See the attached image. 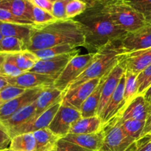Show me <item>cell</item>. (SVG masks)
<instances>
[{
  "label": "cell",
  "mask_w": 151,
  "mask_h": 151,
  "mask_svg": "<svg viewBox=\"0 0 151 151\" xmlns=\"http://www.w3.org/2000/svg\"><path fill=\"white\" fill-rule=\"evenodd\" d=\"M86 5V10L74 19L82 27L85 37L84 47L90 52H96L106 44L119 41L127 33L111 20L102 0H91Z\"/></svg>",
  "instance_id": "obj_1"
},
{
  "label": "cell",
  "mask_w": 151,
  "mask_h": 151,
  "mask_svg": "<svg viewBox=\"0 0 151 151\" xmlns=\"http://www.w3.org/2000/svg\"><path fill=\"white\" fill-rule=\"evenodd\" d=\"M64 44L77 47L85 45L82 27L75 19H57L43 24L32 25L27 49L35 51Z\"/></svg>",
  "instance_id": "obj_2"
},
{
  "label": "cell",
  "mask_w": 151,
  "mask_h": 151,
  "mask_svg": "<svg viewBox=\"0 0 151 151\" xmlns=\"http://www.w3.org/2000/svg\"><path fill=\"white\" fill-rule=\"evenodd\" d=\"M124 52L119 41H113L106 44L97 51L88 67L83 72L69 85L68 90L73 89L83 83L95 78H101L111 72L118 63V56ZM64 91V92H66Z\"/></svg>",
  "instance_id": "obj_3"
},
{
  "label": "cell",
  "mask_w": 151,
  "mask_h": 151,
  "mask_svg": "<svg viewBox=\"0 0 151 151\" xmlns=\"http://www.w3.org/2000/svg\"><path fill=\"white\" fill-rule=\"evenodd\" d=\"M102 2L111 20L125 32H133L147 23L144 16L125 0H102Z\"/></svg>",
  "instance_id": "obj_4"
},
{
  "label": "cell",
  "mask_w": 151,
  "mask_h": 151,
  "mask_svg": "<svg viewBox=\"0 0 151 151\" xmlns=\"http://www.w3.org/2000/svg\"><path fill=\"white\" fill-rule=\"evenodd\" d=\"M102 129L104 132V139L100 151H128L136 142L124 131L116 116Z\"/></svg>",
  "instance_id": "obj_5"
},
{
  "label": "cell",
  "mask_w": 151,
  "mask_h": 151,
  "mask_svg": "<svg viewBox=\"0 0 151 151\" xmlns=\"http://www.w3.org/2000/svg\"><path fill=\"white\" fill-rule=\"evenodd\" d=\"M95 52L85 55H78L70 60L62 73L55 80L53 86L59 91L64 92L72 82L75 81L92 60Z\"/></svg>",
  "instance_id": "obj_6"
},
{
  "label": "cell",
  "mask_w": 151,
  "mask_h": 151,
  "mask_svg": "<svg viewBox=\"0 0 151 151\" xmlns=\"http://www.w3.org/2000/svg\"><path fill=\"white\" fill-rule=\"evenodd\" d=\"M81 118V111L62 103L48 128L62 139L69 134L72 125Z\"/></svg>",
  "instance_id": "obj_7"
},
{
  "label": "cell",
  "mask_w": 151,
  "mask_h": 151,
  "mask_svg": "<svg viewBox=\"0 0 151 151\" xmlns=\"http://www.w3.org/2000/svg\"><path fill=\"white\" fill-rule=\"evenodd\" d=\"M79 52L80 50L78 49L72 52L66 53L51 58L38 60L30 72L49 75L56 80L62 73L71 59L79 55Z\"/></svg>",
  "instance_id": "obj_8"
},
{
  "label": "cell",
  "mask_w": 151,
  "mask_h": 151,
  "mask_svg": "<svg viewBox=\"0 0 151 151\" xmlns=\"http://www.w3.org/2000/svg\"><path fill=\"white\" fill-rule=\"evenodd\" d=\"M118 60L125 72L139 75L151 64V47L122 53L118 56Z\"/></svg>",
  "instance_id": "obj_9"
},
{
  "label": "cell",
  "mask_w": 151,
  "mask_h": 151,
  "mask_svg": "<svg viewBox=\"0 0 151 151\" xmlns=\"http://www.w3.org/2000/svg\"><path fill=\"white\" fill-rule=\"evenodd\" d=\"M124 52L145 50L151 47V23H147L142 27L127 32L120 40Z\"/></svg>",
  "instance_id": "obj_10"
},
{
  "label": "cell",
  "mask_w": 151,
  "mask_h": 151,
  "mask_svg": "<svg viewBox=\"0 0 151 151\" xmlns=\"http://www.w3.org/2000/svg\"><path fill=\"white\" fill-rule=\"evenodd\" d=\"M62 100H63V99L58 101L48 110L44 111V113L41 114L40 116H37L36 118H33L25 124H23V125L9 131V135L10 136L11 138H13L15 136L19 135V134H26V133H33L40 129L48 128L49 125L52 121L53 118L55 116L56 113L58 111L59 108L62 103Z\"/></svg>",
  "instance_id": "obj_11"
},
{
  "label": "cell",
  "mask_w": 151,
  "mask_h": 151,
  "mask_svg": "<svg viewBox=\"0 0 151 151\" xmlns=\"http://www.w3.org/2000/svg\"><path fill=\"white\" fill-rule=\"evenodd\" d=\"M47 87L27 89L22 95L13 100H10L5 103H3L0 107V122L9 119L12 115L22 108L34 103L38 96Z\"/></svg>",
  "instance_id": "obj_12"
},
{
  "label": "cell",
  "mask_w": 151,
  "mask_h": 151,
  "mask_svg": "<svg viewBox=\"0 0 151 151\" xmlns=\"http://www.w3.org/2000/svg\"><path fill=\"white\" fill-rule=\"evenodd\" d=\"M8 83L21 87L24 89L50 87L54 86L55 79L49 75H42L33 72H25L15 78H5Z\"/></svg>",
  "instance_id": "obj_13"
},
{
  "label": "cell",
  "mask_w": 151,
  "mask_h": 151,
  "mask_svg": "<svg viewBox=\"0 0 151 151\" xmlns=\"http://www.w3.org/2000/svg\"><path fill=\"white\" fill-rule=\"evenodd\" d=\"M100 81V78L90 80L73 89L68 90L66 92H63L62 103H66L81 111L82 105L98 86Z\"/></svg>",
  "instance_id": "obj_14"
},
{
  "label": "cell",
  "mask_w": 151,
  "mask_h": 151,
  "mask_svg": "<svg viewBox=\"0 0 151 151\" xmlns=\"http://www.w3.org/2000/svg\"><path fill=\"white\" fill-rule=\"evenodd\" d=\"M150 111V104L144 96L137 95L129 105L119 112L116 116L119 121L128 119L146 121Z\"/></svg>",
  "instance_id": "obj_15"
},
{
  "label": "cell",
  "mask_w": 151,
  "mask_h": 151,
  "mask_svg": "<svg viewBox=\"0 0 151 151\" xmlns=\"http://www.w3.org/2000/svg\"><path fill=\"white\" fill-rule=\"evenodd\" d=\"M125 84V75L124 73L114 93L111 96L109 103H107L104 110L100 116L103 127L106 124H107L109 121L111 120L114 116H116L117 114L123 109L124 106H125V101H124Z\"/></svg>",
  "instance_id": "obj_16"
},
{
  "label": "cell",
  "mask_w": 151,
  "mask_h": 151,
  "mask_svg": "<svg viewBox=\"0 0 151 151\" xmlns=\"http://www.w3.org/2000/svg\"><path fill=\"white\" fill-rule=\"evenodd\" d=\"M125 69L121 66L119 63L113 68L111 72L109 73L104 85H103V90H102L101 98H100V105H99L98 111H97V116L100 117L102 112L104 110L105 107L107 103H109V100L111 96L114 93L122 75L125 73Z\"/></svg>",
  "instance_id": "obj_17"
},
{
  "label": "cell",
  "mask_w": 151,
  "mask_h": 151,
  "mask_svg": "<svg viewBox=\"0 0 151 151\" xmlns=\"http://www.w3.org/2000/svg\"><path fill=\"white\" fill-rule=\"evenodd\" d=\"M64 140L76 144L90 151H100L103 145L104 132L103 130L94 134H69L63 137Z\"/></svg>",
  "instance_id": "obj_18"
},
{
  "label": "cell",
  "mask_w": 151,
  "mask_h": 151,
  "mask_svg": "<svg viewBox=\"0 0 151 151\" xmlns=\"http://www.w3.org/2000/svg\"><path fill=\"white\" fill-rule=\"evenodd\" d=\"M0 8L8 10L16 17L33 23V4L29 0H0Z\"/></svg>",
  "instance_id": "obj_19"
},
{
  "label": "cell",
  "mask_w": 151,
  "mask_h": 151,
  "mask_svg": "<svg viewBox=\"0 0 151 151\" xmlns=\"http://www.w3.org/2000/svg\"><path fill=\"white\" fill-rule=\"evenodd\" d=\"M63 97V92L59 91L54 86H50L44 88V91L40 94L37 100H35V116L36 118L44 113L50 108H51L55 103H57ZM32 118V119H33Z\"/></svg>",
  "instance_id": "obj_20"
},
{
  "label": "cell",
  "mask_w": 151,
  "mask_h": 151,
  "mask_svg": "<svg viewBox=\"0 0 151 151\" xmlns=\"http://www.w3.org/2000/svg\"><path fill=\"white\" fill-rule=\"evenodd\" d=\"M111 72L106 73L100 78L98 86L96 87L95 89L93 91V92L90 94L89 97L82 105L81 109V113L83 118L97 116V111H98L99 105H100L103 85Z\"/></svg>",
  "instance_id": "obj_21"
},
{
  "label": "cell",
  "mask_w": 151,
  "mask_h": 151,
  "mask_svg": "<svg viewBox=\"0 0 151 151\" xmlns=\"http://www.w3.org/2000/svg\"><path fill=\"white\" fill-rule=\"evenodd\" d=\"M35 101L22 109L16 111L13 115H12L9 119L6 120L1 121V123L6 128L7 132L11 130L25 124L32 119L35 116Z\"/></svg>",
  "instance_id": "obj_22"
},
{
  "label": "cell",
  "mask_w": 151,
  "mask_h": 151,
  "mask_svg": "<svg viewBox=\"0 0 151 151\" xmlns=\"http://www.w3.org/2000/svg\"><path fill=\"white\" fill-rule=\"evenodd\" d=\"M32 25L15 23L0 22V31L3 37H14L25 42L26 45L29 41Z\"/></svg>",
  "instance_id": "obj_23"
},
{
  "label": "cell",
  "mask_w": 151,
  "mask_h": 151,
  "mask_svg": "<svg viewBox=\"0 0 151 151\" xmlns=\"http://www.w3.org/2000/svg\"><path fill=\"white\" fill-rule=\"evenodd\" d=\"M103 128L101 119L98 116L81 118L71 128L69 134H88L100 131Z\"/></svg>",
  "instance_id": "obj_24"
},
{
  "label": "cell",
  "mask_w": 151,
  "mask_h": 151,
  "mask_svg": "<svg viewBox=\"0 0 151 151\" xmlns=\"http://www.w3.org/2000/svg\"><path fill=\"white\" fill-rule=\"evenodd\" d=\"M32 134L36 141V151H44L55 147L60 139L48 128L40 129Z\"/></svg>",
  "instance_id": "obj_25"
},
{
  "label": "cell",
  "mask_w": 151,
  "mask_h": 151,
  "mask_svg": "<svg viewBox=\"0 0 151 151\" xmlns=\"http://www.w3.org/2000/svg\"><path fill=\"white\" fill-rule=\"evenodd\" d=\"M12 151H36V141L32 133L19 134L12 138Z\"/></svg>",
  "instance_id": "obj_26"
},
{
  "label": "cell",
  "mask_w": 151,
  "mask_h": 151,
  "mask_svg": "<svg viewBox=\"0 0 151 151\" xmlns=\"http://www.w3.org/2000/svg\"><path fill=\"white\" fill-rule=\"evenodd\" d=\"M11 55L18 67L23 72L30 71L39 60L33 52L29 50L13 53Z\"/></svg>",
  "instance_id": "obj_27"
},
{
  "label": "cell",
  "mask_w": 151,
  "mask_h": 151,
  "mask_svg": "<svg viewBox=\"0 0 151 151\" xmlns=\"http://www.w3.org/2000/svg\"><path fill=\"white\" fill-rule=\"evenodd\" d=\"M78 47L71 45V44H64V45L55 46V47H50V48L32 52H33L34 54L39 60H41V59L51 58L56 57V56L72 52L78 50Z\"/></svg>",
  "instance_id": "obj_28"
},
{
  "label": "cell",
  "mask_w": 151,
  "mask_h": 151,
  "mask_svg": "<svg viewBox=\"0 0 151 151\" xmlns=\"http://www.w3.org/2000/svg\"><path fill=\"white\" fill-rule=\"evenodd\" d=\"M125 91H124V106L123 110L125 107L129 105V103L138 95V86H137V75L135 74L128 72H125ZM121 110V111H122ZM119 111V112H120Z\"/></svg>",
  "instance_id": "obj_29"
},
{
  "label": "cell",
  "mask_w": 151,
  "mask_h": 151,
  "mask_svg": "<svg viewBox=\"0 0 151 151\" xmlns=\"http://www.w3.org/2000/svg\"><path fill=\"white\" fill-rule=\"evenodd\" d=\"M27 50L25 42L14 37H3L0 41V52L13 54Z\"/></svg>",
  "instance_id": "obj_30"
},
{
  "label": "cell",
  "mask_w": 151,
  "mask_h": 151,
  "mask_svg": "<svg viewBox=\"0 0 151 151\" xmlns=\"http://www.w3.org/2000/svg\"><path fill=\"white\" fill-rule=\"evenodd\" d=\"M119 122L124 131L136 142L141 138L145 125V121L128 119L125 121H119Z\"/></svg>",
  "instance_id": "obj_31"
},
{
  "label": "cell",
  "mask_w": 151,
  "mask_h": 151,
  "mask_svg": "<svg viewBox=\"0 0 151 151\" xmlns=\"http://www.w3.org/2000/svg\"><path fill=\"white\" fill-rule=\"evenodd\" d=\"M23 73L17 66L11 54H7L5 60L0 66V76L4 78H15Z\"/></svg>",
  "instance_id": "obj_32"
},
{
  "label": "cell",
  "mask_w": 151,
  "mask_h": 151,
  "mask_svg": "<svg viewBox=\"0 0 151 151\" xmlns=\"http://www.w3.org/2000/svg\"><path fill=\"white\" fill-rule=\"evenodd\" d=\"M137 12L141 13L147 23H151V0H125Z\"/></svg>",
  "instance_id": "obj_33"
},
{
  "label": "cell",
  "mask_w": 151,
  "mask_h": 151,
  "mask_svg": "<svg viewBox=\"0 0 151 151\" xmlns=\"http://www.w3.org/2000/svg\"><path fill=\"white\" fill-rule=\"evenodd\" d=\"M138 95H143L151 86V64L137 75Z\"/></svg>",
  "instance_id": "obj_34"
},
{
  "label": "cell",
  "mask_w": 151,
  "mask_h": 151,
  "mask_svg": "<svg viewBox=\"0 0 151 151\" xmlns=\"http://www.w3.org/2000/svg\"><path fill=\"white\" fill-rule=\"evenodd\" d=\"M87 8V5L81 0H69L66 5V13L68 19H74L82 14Z\"/></svg>",
  "instance_id": "obj_35"
},
{
  "label": "cell",
  "mask_w": 151,
  "mask_h": 151,
  "mask_svg": "<svg viewBox=\"0 0 151 151\" xmlns=\"http://www.w3.org/2000/svg\"><path fill=\"white\" fill-rule=\"evenodd\" d=\"M27 89L16 86L9 85L0 91V100L5 103L22 95Z\"/></svg>",
  "instance_id": "obj_36"
},
{
  "label": "cell",
  "mask_w": 151,
  "mask_h": 151,
  "mask_svg": "<svg viewBox=\"0 0 151 151\" xmlns=\"http://www.w3.org/2000/svg\"><path fill=\"white\" fill-rule=\"evenodd\" d=\"M32 20H33V23L35 24H43L53 22V21H55L57 19L50 12L33 5Z\"/></svg>",
  "instance_id": "obj_37"
},
{
  "label": "cell",
  "mask_w": 151,
  "mask_h": 151,
  "mask_svg": "<svg viewBox=\"0 0 151 151\" xmlns=\"http://www.w3.org/2000/svg\"><path fill=\"white\" fill-rule=\"evenodd\" d=\"M0 22L34 25V23H32V22L24 20V19H20V18L16 17L14 15L12 14L10 11L2 8H0Z\"/></svg>",
  "instance_id": "obj_38"
},
{
  "label": "cell",
  "mask_w": 151,
  "mask_h": 151,
  "mask_svg": "<svg viewBox=\"0 0 151 151\" xmlns=\"http://www.w3.org/2000/svg\"><path fill=\"white\" fill-rule=\"evenodd\" d=\"M69 1V0H61V1L53 3L52 14L54 16L56 19H58V20L68 19L67 16H66V9Z\"/></svg>",
  "instance_id": "obj_39"
},
{
  "label": "cell",
  "mask_w": 151,
  "mask_h": 151,
  "mask_svg": "<svg viewBox=\"0 0 151 151\" xmlns=\"http://www.w3.org/2000/svg\"><path fill=\"white\" fill-rule=\"evenodd\" d=\"M58 151H90L76 144L60 139L57 142Z\"/></svg>",
  "instance_id": "obj_40"
},
{
  "label": "cell",
  "mask_w": 151,
  "mask_h": 151,
  "mask_svg": "<svg viewBox=\"0 0 151 151\" xmlns=\"http://www.w3.org/2000/svg\"><path fill=\"white\" fill-rule=\"evenodd\" d=\"M12 138L6 128L0 122V151L10 148Z\"/></svg>",
  "instance_id": "obj_41"
},
{
  "label": "cell",
  "mask_w": 151,
  "mask_h": 151,
  "mask_svg": "<svg viewBox=\"0 0 151 151\" xmlns=\"http://www.w3.org/2000/svg\"><path fill=\"white\" fill-rule=\"evenodd\" d=\"M136 151H151V135L142 137L136 142Z\"/></svg>",
  "instance_id": "obj_42"
},
{
  "label": "cell",
  "mask_w": 151,
  "mask_h": 151,
  "mask_svg": "<svg viewBox=\"0 0 151 151\" xmlns=\"http://www.w3.org/2000/svg\"><path fill=\"white\" fill-rule=\"evenodd\" d=\"M29 1L35 7H39L52 13L53 3L50 0H29Z\"/></svg>",
  "instance_id": "obj_43"
},
{
  "label": "cell",
  "mask_w": 151,
  "mask_h": 151,
  "mask_svg": "<svg viewBox=\"0 0 151 151\" xmlns=\"http://www.w3.org/2000/svg\"><path fill=\"white\" fill-rule=\"evenodd\" d=\"M147 135H151V111L150 112V114H149L148 116H147V119H146L145 121V128L144 130H143L142 137Z\"/></svg>",
  "instance_id": "obj_44"
},
{
  "label": "cell",
  "mask_w": 151,
  "mask_h": 151,
  "mask_svg": "<svg viewBox=\"0 0 151 151\" xmlns=\"http://www.w3.org/2000/svg\"><path fill=\"white\" fill-rule=\"evenodd\" d=\"M9 85H10V84L8 83V82H7V81L6 80V78H4V77L0 76V91Z\"/></svg>",
  "instance_id": "obj_45"
},
{
  "label": "cell",
  "mask_w": 151,
  "mask_h": 151,
  "mask_svg": "<svg viewBox=\"0 0 151 151\" xmlns=\"http://www.w3.org/2000/svg\"><path fill=\"white\" fill-rule=\"evenodd\" d=\"M143 96H144L145 98L146 99V100H147V102L150 101L151 100V86L145 91V94H143Z\"/></svg>",
  "instance_id": "obj_46"
},
{
  "label": "cell",
  "mask_w": 151,
  "mask_h": 151,
  "mask_svg": "<svg viewBox=\"0 0 151 151\" xmlns=\"http://www.w3.org/2000/svg\"><path fill=\"white\" fill-rule=\"evenodd\" d=\"M7 53H1L0 52V66H1V64L3 63V62L5 60L6 57H7Z\"/></svg>",
  "instance_id": "obj_47"
},
{
  "label": "cell",
  "mask_w": 151,
  "mask_h": 151,
  "mask_svg": "<svg viewBox=\"0 0 151 151\" xmlns=\"http://www.w3.org/2000/svg\"><path fill=\"white\" fill-rule=\"evenodd\" d=\"M136 149H137V143L135 142L131 146V147L128 150V151H136Z\"/></svg>",
  "instance_id": "obj_48"
},
{
  "label": "cell",
  "mask_w": 151,
  "mask_h": 151,
  "mask_svg": "<svg viewBox=\"0 0 151 151\" xmlns=\"http://www.w3.org/2000/svg\"><path fill=\"white\" fill-rule=\"evenodd\" d=\"M44 151H58V150H57V145L55 146V147H52V148L48 149V150H44Z\"/></svg>",
  "instance_id": "obj_49"
},
{
  "label": "cell",
  "mask_w": 151,
  "mask_h": 151,
  "mask_svg": "<svg viewBox=\"0 0 151 151\" xmlns=\"http://www.w3.org/2000/svg\"><path fill=\"white\" fill-rule=\"evenodd\" d=\"M81 1H84V2H85V3H86H86L89 2V1H91V0H81Z\"/></svg>",
  "instance_id": "obj_50"
},
{
  "label": "cell",
  "mask_w": 151,
  "mask_h": 151,
  "mask_svg": "<svg viewBox=\"0 0 151 151\" xmlns=\"http://www.w3.org/2000/svg\"><path fill=\"white\" fill-rule=\"evenodd\" d=\"M50 1H52V3H55L56 2V1H61V0H50Z\"/></svg>",
  "instance_id": "obj_51"
},
{
  "label": "cell",
  "mask_w": 151,
  "mask_h": 151,
  "mask_svg": "<svg viewBox=\"0 0 151 151\" xmlns=\"http://www.w3.org/2000/svg\"><path fill=\"white\" fill-rule=\"evenodd\" d=\"M2 38H3V35H2V34H1V31H0V41H1V40L2 39Z\"/></svg>",
  "instance_id": "obj_52"
},
{
  "label": "cell",
  "mask_w": 151,
  "mask_h": 151,
  "mask_svg": "<svg viewBox=\"0 0 151 151\" xmlns=\"http://www.w3.org/2000/svg\"><path fill=\"white\" fill-rule=\"evenodd\" d=\"M1 151H12V150H10V148H8V149H6V150H1Z\"/></svg>",
  "instance_id": "obj_53"
},
{
  "label": "cell",
  "mask_w": 151,
  "mask_h": 151,
  "mask_svg": "<svg viewBox=\"0 0 151 151\" xmlns=\"http://www.w3.org/2000/svg\"><path fill=\"white\" fill-rule=\"evenodd\" d=\"M148 103H149V104H150V110H151V100H150V101L148 102Z\"/></svg>",
  "instance_id": "obj_54"
},
{
  "label": "cell",
  "mask_w": 151,
  "mask_h": 151,
  "mask_svg": "<svg viewBox=\"0 0 151 151\" xmlns=\"http://www.w3.org/2000/svg\"><path fill=\"white\" fill-rule=\"evenodd\" d=\"M2 104H3V103L1 101V100H0V107H1V105H2Z\"/></svg>",
  "instance_id": "obj_55"
}]
</instances>
